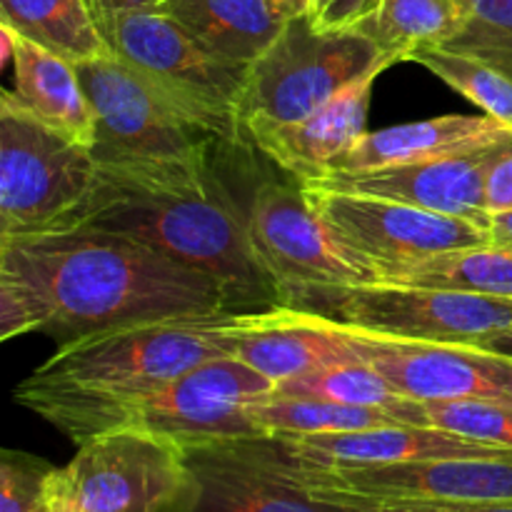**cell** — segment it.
<instances>
[{"mask_svg":"<svg viewBox=\"0 0 512 512\" xmlns=\"http://www.w3.org/2000/svg\"><path fill=\"white\" fill-rule=\"evenodd\" d=\"M228 310L198 270L123 233L90 225L0 240V338L63 343L148 320Z\"/></svg>","mask_w":512,"mask_h":512,"instance_id":"obj_1","label":"cell"},{"mask_svg":"<svg viewBox=\"0 0 512 512\" xmlns=\"http://www.w3.org/2000/svg\"><path fill=\"white\" fill-rule=\"evenodd\" d=\"M98 165V183L75 225L130 235L208 275L233 313L280 308L278 285L255 255L243 208L210 160Z\"/></svg>","mask_w":512,"mask_h":512,"instance_id":"obj_2","label":"cell"},{"mask_svg":"<svg viewBox=\"0 0 512 512\" xmlns=\"http://www.w3.org/2000/svg\"><path fill=\"white\" fill-rule=\"evenodd\" d=\"M245 320L248 313L223 310L68 340L15 388V400L83 445L115 403L150 393L210 358L235 355Z\"/></svg>","mask_w":512,"mask_h":512,"instance_id":"obj_3","label":"cell"},{"mask_svg":"<svg viewBox=\"0 0 512 512\" xmlns=\"http://www.w3.org/2000/svg\"><path fill=\"white\" fill-rule=\"evenodd\" d=\"M280 308L343 330L425 343L483 345L512 328V300L403 283H285Z\"/></svg>","mask_w":512,"mask_h":512,"instance_id":"obj_4","label":"cell"},{"mask_svg":"<svg viewBox=\"0 0 512 512\" xmlns=\"http://www.w3.org/2000/svg\"><path fill=\"white\" fill-rule=\"evenodd\" d=\"M110 53L138 70L173 108L220 145L243 143L240 100L253 65L225 60L160 10L95 15Z\"/></svg>","mask_w":512,"mask_h":512,"instance_id":"obj_5","label":"cell"},{"mask_svg":"<svg viewBox=\"0 0 512 512\" xmlns=\"http://www.w3.org/2000/svg\"><path fill=\"white\" fill-rule=\"evenodd\" d=\"M93 148L0 93V240L73 228L98 183Z\"/></svg>","mask_w":512,"mask_h":512,"instance_id":"obj_6","label":"cell"},{"mask_svg":"<svg viewBox=\"0 0 512 512\" xmlns=\"http://www.w3.org/2000/svg\"><path fill=\"white\" fill-rule=\"evenodd\" d=\"M198 483L185 448L140 428L85 440L45 490L48 512H193Z\"/></svg>","mask_w":512,"mask_h":512,"instance_id":"obj_7","label":"cell"},{"mask_svg":"<svg viewBox=\"0 0 512 512\" xmlns=\"http://www.w3.org/2000/svg\"><path fill=\"white\" fill-rule=\"evenodd\" d=\"M373 40L358 30H320L308 13L288 20L283 33L253 63L240 100L245 123H298L373 70H388Z\"/></svg>","mask_w":512,"mask_h":512,"instance_id":"obj_8","label":"cell"},{"mask_svg":"<svg viewBox=\"0 0 512 512\" xmlns=\"http://www.w3.org/2000/svg\"><path fill=\"white\" fill-rule=\"evenodd\" d=\"M275 393V380L258 373L235 355L210 358L170 383L115 403L100 418L98 433L140 428L188 445L263 435L250 405Z\"/></svg>","mask_w":512,"mask_h":512,"instance_id":"obj_9","label":"cell"},{"mask_svg":"<svg viewBox=\"0 0 512 512\" xmlns=\"http://www.w3.org/2000/svg\"><path fill=\"white\" fill-rule=\"evenodd\" d=\"M78 75L95 113L98 163L210 160V145L218 140L190 123L118 55L78 63Z\"/></svg>","mask_w":512,"mask_h":512,"instance_id":"obj_10","label":"cell"},{"mask_svg":"<svg viewBox=\"0 0 512 512\" xmlns=\"http://www.w3.org/2000/svg\"><path fill=\"white\" fill-rule=\"evenodd\" d=\"M193 512H380V503L310 485L273 435L188 445Z\"/></svg>","mask_w":512,"mask_h":512,"instance_id":"obj_11","label":"cell"},{"mask_svg":"<svg viewBox=\"0 0 512 512\" xmlns=\"http://www.w3.org/2000/svg\"><path fill=\"white\" fill-rule=\"evenodd\" d=\"M255 255L280 285L378 283V270L335 238L300 183L263 180L240 205Z\"/></svg>","mask_w":512,"mask_h":512,"instance_id":"obj_12","label":"cell"},{"mask_svg":"<svg viewBox=\"0 0 512 512\" xmlns=\"http://www.w3.org/2000/svg\"><path fill=\"white\" fill-rule=\"evenodd\" d=\"M303 190L335 238L375 270L493 243L490 223L480 220L368 195Z\"/></svg>","mask_w":512,"mask_h":512,"instance_id":"obj_13","label":"cell"},{"mask_svg":"<svg viewBox=\"0 0 512 512\" xmlns=\"http://www.w3.org/2000/svg\"><path fill=\"white\" fill-rule=\"evenodd\" d=\"M275 438V435H273ZM310 485L375 503H505L512 500V453L440 458L418 463L330 468L310 463L285 448Z\"/></svg>","mask_w":512,"mask_h":512,"instance_id":"obj_14","label":"cell"},{"mask_svg":"<svg viewBox=\"0 0 512 512\" xmlns=\"http://www.w3.org/2000/svg\"><path fill=\"white\" fill-rule=\"evenodd\" d=\"M343 333L353 353L373 365L400 398L493 400L512 405V358L508 355L483 345L395 340L355 330Z\"/></svg>","mask_w":512,"mask_h":512,"instance_id":"obj_15","label":"cell"},{"mask_svg":"<svg viewBox=\"0 0 512 512\" xmlns=\"http://www.w3.org/2000/svg\"><path fill=\"white\" fill-rule=\"evenodd\" d=\"M512 143V135L488 145L483 150L448 158L415 160V163L385 165V168L350 170V173H330L305 183L303 188L328 190V193L368 195L395 203H408L433 213L460 215V218L490 223L488 173L495 160Z\"/></svg>","mask_w":512,"mask_h":512,"instance_id":"obj_16","label":"cell"},{"mask_svg":"<svg viewBox=\"0 0 512 512\" xmlns=\"http://www.w3.org/2000/svg\"><path fill=\"white\" fill-rule=\"evenodd\" d=\"M380 73L385 70H373L355 80L318 113L298 123H245L243 143L300 185L335 173L340 160L368 133L370 95Z\"/></svg>","mask_w":512,"mask_h":512,"instance_id":"obj_17","label":"cell"},{"mask_svg":"<svg viewBox=\"0 0 512 512\" xmlns=\"http://www.w3.org/2000/svg\"><path fill=\"white\" fill-rule=\"evenodd\" d=\"M280 438V435H275ZM298 458L330 468H358V465L418 463L440 458H475L500 455L512 450L473 443L468 438L440 428L423 425H385V428L355 430L338 435H310V438H280Z\"/></svg>","mask_w":512,"mask_h":512,"instance_id":"obj_18","label":"cell"},{"mask_svg":"<svg viewBox=\"0 0 512 512\" xmlns=\"http://www.w3.org/2000/svg\"><path fill=\"white\" fill-rule=\"evenodd\" d=\"M235 358L278 385L325 365L358 360V355L335 325L288 308H270L248 313Z\"/></svg>","mask_w":512,"mask_h":512,"instance_id":"obj_19","label":"cell"},{"mask_svg":"<svg viewBox=\"0 0 512 512\" xmlns=\"http://www.w3.org/2000/svg\"><path fill=\"white\" fill-rule=\"evenodd\" d=\"M508 135H512L510 125L490 115H440V118L390 125L383 130H368L340 160L338 170L350 173V170L475 153Z\"/></svg>","mask_w":512,"mask_h":512,"instance_id":"obj_20","label":"cell"},{"mask_svg":"<svg viewBox=\"0 0 512 512\" xmlns=\"http://www.w3.org/2000/svg\"><path fill=\"white\" fill-rule=\"evenodd\" d=\"M10 95L45 125L93 148L95 113L78 63L15 33Z\"/></svg>","mask_w":512,"mask_h":512,"instance_id":"obj_21","label":"cell"},{"mask_svg":"<svg viewBox=\"0 0 512 512\" xmlns=\"http://www.w3.org/2000/svg\"><path fill=\"white\" fill-rule=\"evenodd\" d=\"M158 10L178 20L213 55L250 65L295 18L278 0H165Z\"/></svg>","mask_w":512,"mask_h":512,"instance_id":"obj_22","label":"cell"},{"mask_svg":"<svg viewBox=\"0 0 512 512\" xmlns=\"http://www.w3.org/2000/svg\"><path fill=\"white\" fill-rule=\"evenodd\" d=\"M463 0H380L378 10L358 25L388 65L410 63L423 48H440L463 25Z\"/></svg>","mask_w":512,"mask_h":512,"instance_id":"obj_23","label":"cell"},{"mask_svg":"<svg viewBox=\"0 0 512 512\" xmlns=\"http://www.w3.org/2000/svg\"><path fill=\"white\" fill-rule=\"evenodd\" d=\"M378 280L423 288L468 290L490 298L512 300V243L493 240L488 245L453 250L435 258L378 268Z\"/></svg>","mask_w":512,"mask_h":512,"instance_id":"obj_24","label":"cell"},{"mask_svg":"<svg viewBox=\"0 0 512 512\" xmlns=\"http://www.w3.org/2000/svg\"><path fill=\"white\" fill-rule=\"evenodd\" d=\"M0 23L73 63L113 55L88 0H0Z\"/></svg>","mask_w":512,"mask_h":512,"instance_id":"obj_25","label":"cell"},{"mask_svg":"<svg viewBox=\"0 0 512 512\" xmlns=\"http://www.w3.org/2000/svg\"><path fill=\"white\" fill-rule=\"evenodd\" d=\"M250 415L260 433L280 435V438H310V435H338L403 425L385 408H360V405L290 398V395L278 393L250 405Z\"/></svg>","mask_w":512,"mask_h":512,"instance_id":"obj_26","label":"cell"},{"mask_svg":"<svg viewBox=\"0 0 512 512\" xmlns=\"http://www.w3.org/2000/svg\"><path fill=\"white\" fill-rule=\"evenodd\" d=\"M390 415L403 425L440 428L473 443L512 450V405L493 400H408L400 398Z\"/></svg>","mask_w":512,"mask_h":512,"instance_id":"obj_27","label":"cell"},{"mask_svg":"<svg viewBox=\"0 0 512 512\" xmlns=\"http://www.w3.org/2000/svg\"><path fill=\"white\" fill-rule=\"evenodd\" d=\"M278 395L310 400H330L340 405H360V408H385L390 413L400 395L393 385L365 360H345V363L325 365L313 373L283 380L275 385Z\"/></svg>","mask_w":512,"mask_h":512,"instance_id":"obj_28","label":"cell"},{"mask_svg":"<svg viewBox=\"0 0 512 512\" xmlns=\"http://www.w3.org/2000/svg\"><path fill=\"white\" fill-rule=\"evenodd\" d=\"M410 63H418L438 75L443 83L478 105L485 115L512 128V78L495 65L473 55L453 53L445 48H423Z\"/></svg>","mask_w":512,"mask_h":512,"instance_id":"obj_29","label":"cell"},{"mask_svg":"<svg viewBox=\"0 0 512 512\" xmlns=\"http://www.w3.org/2000/svg\"><path fill=\"white\" fill-rule=\"evenodd\" d=\"M465 18L440 48L473 55L512 78V0H463Z\"/></svg>","mask_w":512,"mask_h":512,"instance_id":"obj_30","label":"cell"},{"mask_svg":"<svg viewBox=\"0 0 512 512\" xmlns=\"http://www.w3.org/2000/svg\"><path fill=\"white\" fill-rule=\"evenodd\" d=\"M55 465L38 455L5 448L0 453V512H48L45 490Z\"/></svg>","mask_w":512,"mask_h":512,"instance_id":"obj_31","label":"cell"},{"mask_svg":"<svg viewBox=\"0 0 512 512\" xmlns=\"http://www.w3.org/2000/svg\"><path fill=\"white\" fill-rule=\"evenodd\" d=\"M378 5L380 0H313L308 15L320 30H355Z\"/></svg>","mask_w":512,"mask_h":512,"instance_id":"obj_32","label":"cell"},{"mask_svg":"<svg viewBox=\"0 0 512 512\" xmlns=\"http://www.w3.org/2000/svg\"><path fill=\"white\" fill-rule=\"evenodd\" d=\"M485 198H488L490 218L512 213V143L500 153V158L490 168Z\"/></svg>","mask_w":512,"mask_h":512,"instance_id":"obj_33","label":"cell"},{"mask_svg":"<svg viewBox=\"0 0 512 512\" xmlns=\"http://www.w3.org/2000/svg\"><path fill=\"white\" fill-rule=\"evenodd\" d=\"M380 512H512V500L505 503H383Z\"/></svg>","mask_w":512,"mask_h":512,"instance_id":"obj_34","label":"cell"},{"mask_svg":"<svg viewBox=\"0 0 512 512\" xmlns=\"http://www.w3.org/2000/svg\"><path fill=\"white\" fill-rule=\"evenodd\" d=\"M165 0H88L93 15L125 13V10H158Z\"/></svg>","mask_w":512,"mask_h":512,"instance_id":"obj_35","label":"cell"},{"mask_svg":"<svg viewBox=\"0 0 512 512\" xmlns=\"http://www.w3.org/2000/svg\"><path fill=\"white\" fill-rule=\"evenodd\" d=\"M490 230H493V240L512 243V213L493 215V218H490Z\"/></svg>","mask_w":512,"mask_h":512,"instance_id":"obj_36","label":"cell"},{"mask_svg":"<svg viewBox=\"0 0 512 512\" xmlns=\"http://www.w3.org/2000/svg\"><path fill=\"white\" fill-rule=\"evenodd\" d=\"M483 348L495 350V353L508 355V358H512V328L505 330V333L493 335V338H490V340H485Z\"/></svg>","mask_w":512,"mask_h":512,"instance_id":"obj_37","label":"cell"},{"mask_svg":"<svg viewBox=\"0 0 512 512\" xmlns=\"http://www.w3.org/2000/svg\"><path fill=\"white\" fill-rule=\"evenodd\" d=\"M278 3H283L285 8L293 10L295 15H303L310 13V3H313V0H278Z\"/></svg>","mask_w":512,"mask_h":512,"instance_id":"obj_38","label":"cell"}]
</instances>
